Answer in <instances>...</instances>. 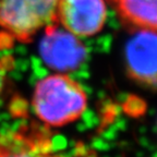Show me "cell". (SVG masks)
Wrapping results in <instances>:
<instances>
[{
  "mask_svg": "<svg viewBox=\"0 0 157 157\" xmlns=\"http://www.w3.org/2000/svg\"><path fill=\"white\" fill-rule=\"evenodd\" d=\"M32 106L39 120L52 127H63L76 121L87 108V94L81 84L58 72L36 83Z\"/></svg>",
  "mask_w": 157,
  "mask_h": 157,
  "instance_id": "obj_1",
  "label": "cell"
},
{
  "mask_svg": "<svg viewBox=\"0 0 157 157\" xmlns=\"http://www.w3.org/2000/svg\"><path fill=\"white\" fill-rule=\"evenodd\" d=\"M59 0H0V29L9 39L32 42L57 22Z\"/></svg>",
  "mask_w": 157,
  "mask_h": 157,
  "instance_id": "obj_2",
  "label": "cell"
},
{
  "mask_svg": "<svg viewBox=\"0 0 157 157\" xmlns=\"http://www.w3.org/2000/svg\"><path fill=\"white\" fill-rule=\"evenodd\" d=\"M106 0H59L57 22L78 38L99 34L107 21Z\"/></svg>",
  "mask_w": 157,
  "mask_h": 157,
  "instance_id": "obj_3",
  "label": "cell"
},
{
  "mask_svg": "<svg viewBox=\"0 0 157 157\" xmlns=\"http://www.w3.org/2000/svg\"><path fill=\"white\" fill-rule=\"evenodd\" d=\"M44 33L40 55L50 68L66 73L74 71L83 63L87 52L80 38L61 29L59 24L46 27Z\"/></svg>",
  "mask_w": 157,
  "mask_h": 157,
  "instance_id": "obj_4",
  "label": "cell"
},
{
  "mask_svg": "<svg viewBox=\"0 0 157 157\" xmlns=\"http://www.w3.org/2000/svg\"><path fill=\"white\" fill-rule=\"evenodd\" d=\"M0 157H63L38 125H22L0 133Z\"/></svg>",
  "mask_w": 157,
  "mask_h": 157,
  "instance_id": "obj_5",
  "label": "cell"
},
{
  "mask_svg": "<svg viewBox=\"0 0 157 157\" xmlns=\"http://www.w3.org/2000/svg\"><path fill=\"white\" fill-rule=\"evenodd\" d=\"M125 69L133 81L157 87V36L136 33L125 48Z\"/></svg>",
  "mask_w": 157,
  "mask_h": 157,
  "instance_id": "obj_6",
  "label": "cell"
},
{
  "mask_svg": "<svg viewBox=\"0 0 157 157\" xmlns=\"http://www.w3.org/2000/svg\"><path fill=\"white\" fill-rule=\"evenodd\" d=\"M127 31L157 36V0H106Z\"/></svg>",
  "mask_w": 157,
  "mask_h": 157,
  "instance_id": "obj_7",
  "label": "cell"
},
{
  "mask_svg": "<svg viewBox=\"0 0 157 157\" xmlns=\"http://www.w3.org/2000/svg\"><path fill=\"white\" fill-rule=\"evenodd\" d=\"M14 66V59L9 55L0 56V95L5 90L8 80V74Z\"/></svg>",
  "mask_w": 157,
  "mask_h": 157,
  "instance_id": "obj_8",
  "label": "cell"
}]
</instances>
